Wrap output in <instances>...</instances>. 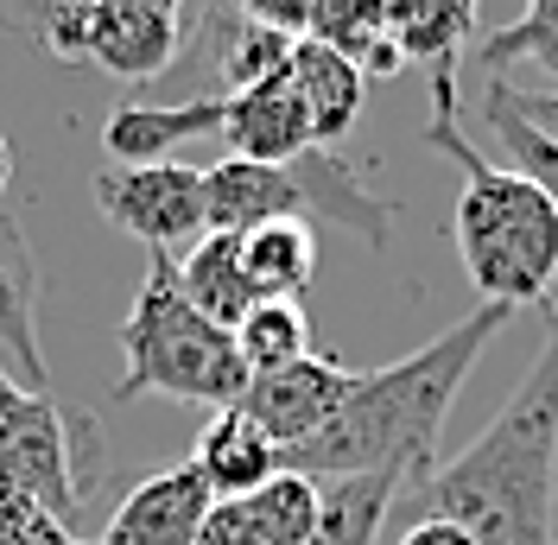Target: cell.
Wrapping results in <instances>:
<instances>
[{
    "label": "cell",
    "mask_w": 558,
    "mask_h": 545,
    "mask_svg": "<svg viewBox=\"0 0 558 545\" xmlns=\"http://www.w3.org/2000/svg\"><path fill=\"white\" fill-rule=\"evenodd\" d=\"M483 121L495 128V140H501V153L514 159V171H521L526 184H539V197L558 209V140L539 134L533 121H521V114L508 108V96H501V83H488Z\"/></svg>",
    "instance_id": "23"
},
{
    "label": "cell",
    "mask_w": 558,
    "mask_h": 545,
    "mask_svg": "<svg viewBox=\"0 0 558 545\" xmlns=\"http://www.w3.org/2000/svg\"><path fill=\"white\" fill-rule=\"evenodd\" d=\"M140 393H166L184 407H235L247 393V368L235 355V330L209 324L204 311L184 299L178 261L153 254V267L140 279L134 311L121 317V380H114V407H128Z\"/></svg>",
    "instance_id": "4"
},
{
    "label": "cell",
    "mask_w": 558,
    "mask_h": 545,
    "mask_svg": "<svg viewBox=\"0 0 558 545\" xmlns=\"http://www.w3.org/2000/svg\"><path fill=\"white\" fill-rule=\"evenodd\" d=\"M235 355H242L247 380H254V375H274V368L299 362V355H312L305 305H292V299H260V305L235 324Z\"/></svg>",
    "instance_id": "22"
},
{
    "label": "cell",
    "mask_w": 558,
    "mask_h": 545,
    "mask_svg": "<svg viewBox=\"0 0 558 545\" xmlns=\"http://www.w3.org/2000/svg\"><path fill=\"white\" fill-rule=\"evenodd\" d=\"M463 7H476V0H463Z\"/></svg>",
    "instance_id": "29"
},
{
    "label": "cell",
    "mask_w": 558,
    "mask_h": 545,
    "mask_svg": "<svg viewBox=\"0 0 558 545\" xmlns=\"http://www.w3.org/2000/svg\"><path fill=\"white\" fill-rule=\"evenodd\" d=\"M355 380H362L355 368H343V362H330V355L312 349V355L274 368V375H254L247 393L235 400V412H247L279 444V457H286V450H299L305 438H317L343 412V400L355 393Z\"/></svg>",
    "instance_id": "8"
},
{
    "label": "cell",
    "mask_w": 558,
    "mask_h": 545,
    "mask_svg": "<svg viewBox=\"0 0 558 545\" xmlns=\"http://www.w3.org/2000/svg\"><path fill=\"white\" fill-rule=\"evenodd\" d=\"M102 463V432L89 412H64L51 393H33L0 362V488L26 495L58 526L76 520L83 488Z\"/></svg>",
    "instance_id": "6"
},
{
    "label": "cell",
    "mask_w": 558,
    "mask_h": 545,
    "mask_svg": "<svg viewBox=\"0 0 558 545\" xmlns=\"http://www.w3.org/2000/svg\"><path fill=\"white\" fill-rule=\"evenodd\" d=\"M58 51H76V58L114 70V76H159L172 64L178 33H172L166 7H146V0H83V7H70V20L58 26Z\"/></svg>",
    "instance_id": "9"
},
{
    "label": "cell",
    "mask_w": 558,
    "mask_h": 545,
    "mask_svg": "<svg viewBox=\"0 0 558 545\" xmlns=\"http://www.w3.org/2000/svg\"><path fill=\"white\" fill-rule=\"evenodd\" d=\"M495 83H501V96H508V108L521 121H533L539 134L558 140V89H526V83H508V76H495Z\"/></svg>",
    "instance_id": "26"
},
{
    "label": "cell",
    "mask_w": 558,
    "mask_h": 545,
    "mask_svg": "<svg viewBox=\"0 0 558 545\" xmlns=\"http://www.w3.org/2000/svg\"><path fill=\"white\" fill-rule=\"evenodd\" d=\"M407 495V476L375 470V476L324 482V508H317V533L305 545H375L381 520L393 513V501Z\"/></svg>",
    "instance_id": "19"
},
{
    "label": "cell",
    "mask_w": 558,
    "mask_h": 545,
    "mask_svg": "<svg viewBox=\"0 0 558 545\" xmlns=\"http://www.w3.org/2000/svg\"><path fill=\"white\" fill-rule=\"evenodd\" d=\"M229 13H242V20L286 38H305V26H312V0H229Z\"/></svg>",
    "instance_id": "25"
},
{
    "label": "cell",
    "mask_w": 558,
    "mask_h": 545,
    "mask_svg": "<svg viewBox=\"0 0 558 545\" xmlns=\"http://www.w3.org/2000/svg\"><path fill=\"white\" fill-rule=\"evenodd\" d=\"M204 513H209V488L191 463H172L159 476H146L114 508V520L102 526L96 545H197L204 533Z\"/></svg>",
    "instance_id": "13"
},
{
    "label": "cell",
    "mask_w": 558,
    "mask_h": 545,
    "mask_svg": "<svg viewBox=\"0 0 558 545\" xmlns=\"http://www.w3.org/2000/svg\"><path fill=\"white\" fill-rule=\"evenodd\" d=\"M387 7V38L407 58H438V70H451V58L463 51V38L476 26V7L463 0H381Z\"/></svg>",
    "instance_id": "20"
},
{
    "label": "cell",
    "mask_w": 558,
    "mask_h": 545,
    "mask_svg": "<svg viewBox=\"0 0 558 545\" xmlns=\"http://www.w3.org/2000/svg\"><path fill=\"white\" fill-rule=\"evenodd\" d=\"M222 146H229V159H247V166H286V159H299V153H312V121H305V108L292 96V83H286V70L267 76V83H254V89H235V96H222Z\"/></svg>",
    "instance_id": "12"
},
{
    "label": "cell",
    "mask_w": 558,
    "mask_h": 545,
    "mask_svg": "<svg viewBox=\"0 0 558 545\" xmlns=\"http://www.w3.org/2000/svg\"><path fill=\"white\" fill-rule=\"evenodd\" d=\"M425 146L445 153L463 178L457 197V254L476 286V305H553L558 279V209L539 197V184H526L514 166L483 159L463 128H457V83L451 70L432 76V121H425Z\"/></svg>",
    "instance_id": "3"
},
{
    "label": "cell",
    "mask_w": 558,
    "mask_h": 545,
    "mask_svg": "<svg viewBox=\"0 0 558 545\" xmlns=\"http://www.w3.org/2000/svg\"><path fill=\"white\" fill-rule=\"evenodd\" d=\"M317 508H324V488L279 470L254 495L209 501L197 545H305L317 533Z\"/></svg>",
    "instance_id": "10"
},
{
    "label": "cell",
    "mask_w": 558,
    "mask_h": 545,
    "mask_svg": "<svg viewBox=\"0 0 558 545\" xmlns=\"http://www.w3.org/2000/svg\"><path fill=\"white\" fill-rule=\"evenodd\" d=\"M286 83H292V96H299V108H305L317 146L343 140L349 128L362 121V102H368V70L355 64V58H343L337 45H324V38H292Z\"/></svg>",
    "instance_id": "14"
},
{
    "label": "cell",
    "mask_w": 558,
    "mask_h": 545,
    "mask_svg": "<svg viewBox=\"0 0 558 545\" xmlns=\"http://www.w3.org/2000/svg\"><path fill=\"white\" fill-rule=\"evenodd\" d=\"M242 267L254 299H305V286L317 279V235L305 222H260L242 235Z\"/></svg>",
    "instance_id": "18"
},
{
    "label": "cell",
    "mask_w": 558,
    "mask_h": 545,
    "mask_svg": "<svg viewBox=\"0 0 558 545\" xmlns=\"http://www.w3.org/2000/svg\"><path fill=\"white\" fill-rule=\"evenodd\" d=\"M425 520H457L476 545H553L558 513V305L514 400L418 488Z\"/></svg>",
    "instance_id": "2"
},
{
    "label": "cell",
    "mask_w": 558,
    "mask_h": 545,
    "mask_svg": "<svg viewBox=\"0 0 558 545\" xmlns=\"http://www.w3.org/2000/svg\"><path fill=\"white\" fill-rule=\"evenodd\" d=\"M222 134V89L216 96H197V102H121L102 128V153L114 166H159L172 146L184 140Z\"/></svg>",
    "instance_id": "15"
},
{
    "label": "cell",
    "mask_w": 558,
    "mask_h": 545,
    "mask_svg": "<svg viewBox=\"0 0 558 545\" xmlns=\"http://www.w3.org/2000/svg\"><path fill=\"white\" fill-rule=\"evenodd\" d=\"M476 64H488L495 76L514 64H533L558 76V0H526V13L514 26H501V33H488L476 45Z\"/></svg>",
    "instance_id": "24"
},
{
    "label": "cell",
    "mask_w": 558,
    "mask_h": 545,
    "mask_svg": "<svg viewBox=\"0 0 558 545\" xmlns=\"http://www.w3.org/2000/svg\"><path fill=\"white\" fill-rule=\"evenodd\" d=\"M553 545H558V540H553Z\"/></svg>",
    "instance_id": "30"
},
{
    "label": "cell",
    "mask_w": 558,
    "mask_h": 545,
    "mask_svg": "<svg viewBox=\"0 0 558 545\" xmlns=\"http://www.w3.org/2000/svg\"><path fill=\"white\" fill-rule=\"evenodd\" d=\"M305 38H324V45H337L343 58H355V64H368V70H400L381 0H312Z\"/></svg>",
    "instance_id": "21"
},
{
    "label": "cell",
    "mask_w": 558,
    "mask_h": 545,
    "mask_svg": "<svg viewBox=\"0 0 558 545\" xmlns=\"http://www.w3.org/2000/svg\"><path fill=\"white\" fill-rule=\"evenodd\" d=\"M7 178H13V146H7V134H0V191H7Z\"/></svg>",
    "instance_id": "28"
},
{
    "label": "cell",
    "mask_w": 558,
    "mask_h": 545,
    "mask_svg": "<svg viewBox=\"0 0 558 545\" xmlns=\"http://www.w3.org/2000/svg\"><path fill=\"white\" fill-rule=\"evenodd\" d=\"M0 362L33 393H51V362L38 349V261L13 209H0Z\"/></svg>",
    "instance_id": "11"
},
{
    "label": "cell",
    "mask_w": 558,
    "mask_h": 545,
    "mask_svg": "<svg viewBox=\"0 0 558 545\" xmlns=\"http://www.w3.org/2000/svg\"><path fill=\"white\" fill-rule=\"evenodd\" d=\"M178 286H184V299L204 311L209 324H222V330H235L247 311L260 305L254 286H247V267H242V235H222V229L197 235L178 254Z\"/></svg>",
    "instance_id": "17"
},
{
    "label": "cell",
    "mask_w": 558,
    "mask_h": 545,
    "mask_svg": "<svg viewBox=\"0 0 558 545\" xmlns=\"http://www.w3.org/2000/svg\"><path fill=\"white\" fill-rule=\"evenodd\" d=\"M393 209L387 197H368V184L330 153L312 146L286 166H247V159H216L204 166V216L222 235H247L260 222H330L355 235L362 247L387 254L393 241Z\"/></svg>",
    "instance_id": "5"
},
{
    "label": "cell",
    "mask_w": 558,
    "mask_h": 545,
    "mask_svg": "<svg viewBox=\"0 0 558 545\" xmlns=\"http://www.w3.org/2000/svg\"><path fill=\"white\" fill-rule=\"evenodd\" d=\"M514 311L476 305L470 317H457L451 330H438L425 349L387 362V368H368V375L355 380V393L343 400V412L317 438H305L299 450H286L279 470L317 482V488L324 482L393 470L418 495L432 482V470H438V432L451 419L463 380H470V368L483 362V349L495 342V330Z\"/></svg>",
    "instance_id": "1"
},
{
    "label": "cell",
    "mask_w": 558,
    "mask_h": 545,
    "mask_svg": "<svg viewBox=\"0 0 558 545\" xmlns=\"http://www.w3.org/2000/svg\"><path fill=\"white\" fill-rule=\"evenodd\" d=\"M191 470L204 476L209 501H229V495H254L260 482L279 476V444L247 419V412L222 407L209 412L204 438H197V450H191Z\"/></svg>",
    "instance_id": "16"
},
{
    "label": "cell",
    "mask_w": 558,
    "mask_h": 545,
    "mask_svg": "<svg viewBox=\"0 0 558 545\" xmlns=\"http://www.w3.org/2000/svg\"><path fill=\"white\" fill-rule=\"evenodd\" d=\"M400 545H476L457 520H418V526H407V540Z\"/></svg>",
    "instance_id": "27"
},
{
    "label": "cell",
    "mask_w": 558,
    "mask_h": 545,
    "mask_svg": "<svg viewBox=\"0 0 558 545\" xmlns=\"http://www.w3.org/2000/svg\"><path fill=\"white\" fill-rule=\"evenodd\" d=\"M96 204L114 229H128L134 241H146V254H172L191 247L197 235H209L204 216V171L159 159V166H102L96 171Z\"/></svg>",
    "instance_id": "7"
}]
</instances>
